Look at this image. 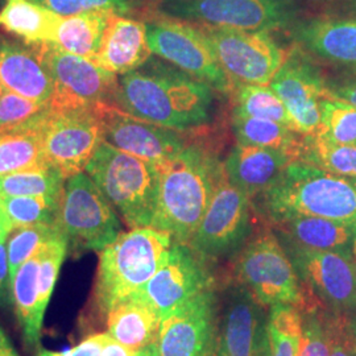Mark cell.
Listing matches in <instances>:
<instances>
[{
    "label": "cell",
    "mask_w": 356,
    "mask_h": 356,
    "mask_svg": "<svg viewBox=\"0 0 356 356\" xmlns=\"http://www.w3.org/2000/svg\"><path fill=\"white\" fill-rule=\"evenodd\" d=\"M214 91L177 66L152 56L140 67L118 76L115 106L161 127L186 132L211 123Z\"/></svg>",
    "instance_id": "cell-1"
},
{
    "label": "cell",
    "mask_w": 356,
    "mask_h": 356,
    "mask_svg": "<svg viewBox=\"0 0 356 356\" xmlns=\"http://www.w3.org/2000/svg\"><path fill=\"white\" fill-rule=\"evenodd\" d=\"M160 168V186L153 229L175 242H191L216 191L223 163L202 144H188L176 159Z\"/></svg>",
    "instance_id": "cell-2"
},
{
    "label": "cell",
    "mask_w": 356,
    "mask_h": 356,
    "mask_svg": "<svg viewBox=\"0 0 356 356\" xmlns=\"http://www.w3.org/2000/svg\"><path fill=\"white\" fill-rule=\"evenodd\" d=\"M252 204L268 225L292 216L356 223V179L294 160Z\"/></svg>",
    "instance_id": "cell-3"
},
{
    "label": "cell",
    "mask_w": 356,
    "mask_h": 356,
    "mask_svg": "<svg viewBox=\"0 0 356 356\" xmlns=\"http://www.w3.org/2000/svg\"><path fill=\"white\" fill-rule=\"evenodd\" d=\"M175 239L153 227L131 229L99 252L94 304L106 317L119 301L138 292L165 263Z\"/></svg>",
    "instance_id": "cell-4"
},
{
    "label": "cell",
    "mask_w": 356,
    "mask_h": 356,
    "mask_svg": "<svg viewBox=\"0 0 356 356\" xmlns=\"http://www.w3.org/2000/svg\"><path fill=\"white\" fill-rule=\"evenodd\" d=\"M85 172L129 229L152 227L160 186L159 166L103 141Z\"/></svg>",
    "instance_id": "cell-5"
},
{
    "label": "cell",
    "mask_w": 356,
    "mask_h": 356,
    "mask_svg": "<svg viewBox=\"0 0 356 356\" xmlns=\"http://www.w3.org/2000/svg\"><path fill=\"white\" fill-rule=\"evenodd\" d=\"M235 282L261 305H291L298 310L321 305L306 291L291 257L270 226L252 232L235 256Z\"/></svg>",
    "instance_id": "cell-6"
},
{
    "label": "cell",
    "mask_w": 356,
    "mask_h": 356,
    "mask_svg": "<svg viewBox=\"0 0 356 356\" xmlns=\"http://www.w3.org/2000/svg\"><path fill=\"white\" fill-rule=\"evenodd\" d=\"M57 223L67 239V252H101L123 232L114 206L88 173L66 178Z\"/></svg>",
    "instance_id": "cell-7"
},
{
    "label": "cell",
    "mask_w": 356,
    "mask_h": 356,
    "mask_svg": "<svg viewBox=\"0 0 356 356\" xmlns=\"http://www.w3.org/2000/svg\"><path fill=\"white\" fill-rule=\"evenodd\" d=\"M161 16L197 26L270 32L297 23V0H159Z\"/></svg>",
    "instance_id": "cell-8"
},
{
    "label": "cell",
    "mask_w": 356,
    "mask_h": 356,
    "mask_svg": "<svg viewBox=\"0 0 356 356\" xmlns=\"http://www.w3.org/2000/svg\"><path fill=\"white\" fill-rule=\"evenodd\" d=\"M252 200L231 184L225 166L210 204L191 242L206 260L235 257L254 232Z\"/></svg>",
    "instance_id": "cell-9"
},
{
    "label": "cell",
    "mask_w": 356,
    "mask_h": 356,
    "mask_svg": "<svg viewBox=\"0 0 356 356\" xmlns=\"http://www.w3.org/2000/svg\"><path fill=\"white\" fill-rule=\"evenodd\" d=\"M99 106L51 107L41 128L45 165L60 170L66 178L86 169L91 157L104 141Z\"/></svg>",
    "instance_id": "cell-10"
},
{
    "label": "cell",
    "mask_w": 356,
    "mask_h": 356,
    "mask_svg": "<svg viewBox=\"0 0 356 356\" xmlns=\"http://www.w3.org/2000/svg\"><path fill=\"white\" fill-rule=\"evenodd\" d=\"M147 38L154 56L229 95L232 82L219 64L201 28L188 22L161 16L145 23Z\"/></svg>",
    "instance_id": "cell-11"
},
{
    "label": "cell",
    "mask_w": 356,
    "mask_h": 356,
    "mask_svg": "<svg viewBox=\"0 0 356 356\" xmlns=\"http://www.w3.org/2000/svg\"><path fill=\"white\" fill-rule=\"evenodd\" d=\"M198 26L232 85H269L288 56L270 32Z\"/></svg>",
    "instance_id": "cell-12"
},
{
    "label": "cell",
    "mask_w": 356,
    "mask_h": 356,
    "mask_svg": "<svg viewBox=\"0 0 356 356\" xmlns=\"http://www.w3.org/2000/svg\"><path fill=\"white\" fill-rule=\"evenodd\" d=\"M306 291L331 312L356 313V260L353 252L313 251L280 239Z\"/></svg>",
    "instance_id": "cell-13"
},
{
    "label": "cell",
    "mask_w": 356,
    "mask_h": 356,
    "mask_svg": "<svg viewBox=\"0 0 356 356\" xmlns=\"http://www.w3.org/2000/svg\"><path fill=\"white\" fill-rule=\"evenodd\" d=\"M38 49L53 81L51 108L115 104L118 76L94 60L67 53L53 44H41Z\"/></svg>",
    "instance_id": "cell-14"
},
{
    "label": "cell",
    "mask_w": 356,
    "mask_h": 356,
    "mask_svg": "<svg viewBox=\"0 0 356 356\" xmlns=\"http://www.w3.org/2000/svg\"><path fill=\"white\" fill-rule=\"evenodd\" d=\"M214 285V276L204 256L186 243L175 242L165 263L151 280L131 296L151 306L163 321L198 294L213 289Z\"/></svg>",
    "instance_id": "cell-15"
},
{
    "label": "cell",
    "mask_w": 356,
    "mask_h": 356,
    "mask_svg": "<svg viewBox=\"0 0 356 356\" xmlns=\"http://www.w3.org/2000/svg\"><path fill=\"white\" fill-rule=\"evenodd\" d=\"M219 301L216 289L198 294L161 321L160 356H216Z\"/></svg>",
    "instance_id": "cell-16"
},
{
    "label": "cell",
    "mask_w": 356,
    "mask_h": 356,
    "mask_svg": "<svg viewBox=\"0 0 356 356\" xmlns=\"http://www.w3.org/2000/svg\"><path fill=\"white\" fill-rule=\"evenodd\" d=\"M280 97L297 131L317 135L321 128V103L329 95L326 79L300 47L288 51L284 64L269 83Z\"/></svg>",
    "instance_id": "cell-17"
},
{
    "label": "cell",
    "mask_w": 356,
    "mask_h": 356,
    "mask_svg": "<svg viewBox=\"0 0 356 356\" xmlns=\"http://www.w3.org/2000/svg\"><path fill=\"white\" fill-rule=\"evenodd\" d=\"M99 113L106 143L157 166L176 159L188 145L181 132L132 116L115 104H101Z\"/></svg>",
    "instance_id": "cell-18"
},
{
    "label": "cell",
    "mask_w": 356,
    "mask_h": 356,
    "mask_svg": "<svg viewBox=\"0 0 356 356\" xmlns=\"http://www.w3.org/2000/svg\"><path fill=\"white\" fill-rule=\"evenodd\" d=\"M222 304L216 356H256L267 332L264 306L238 282L226 291Z\"/></svg>",
    "instance_id": "cell-19"
},
{
    "label": "cell",
    "mask_w": 356,
    "mask_h": 356,
    "mask_svg": "<svg viewBox=\"0 0 356 356\" xmlns=\"http://www.w3.org/2000/svg\"><path fill=\"white\" fill-rule=\"evenodd\" d=\"M0 82L4 90L38 103H51L53 81L38 45L0 40Z\"/></svg>",
    "instance_id": "cell-20"
},
{
    "label": "cell",
    "mask_w": 356,
    "mask_h": 356,
    "mask_svg": "<svg viewBox=\"0 0 356 356\" xmlns=\"http://www.w3.org/2000/svg\"><path fill=\"white\" fill-rule=\"evenodd\" d=\"M294 160L289 153L236 143L223 166L231 184L254 200L272 188Z\"/></svg>",
    "instance_id": "cell-21"
},
{
    "label": "cell",
    "mask_w": 356,
    "mask_h": 356,
    "mask_svg": "<svg viewBox=\"0 0 356 356\" xmlns=\"http://www.w3.org/2000/svg\"><path fill=\"white\" fill-rule=\"evenodd\" d=\"M152 56L145 23L113 13L94 61L115 76H123L140 67Z\"/></svg>",
    "instance_id": "cell-22"
},
{
    "label": "cell",
    "mask_w": 356,
    "mask_h": 356,
    "mask_svg": "<svg viewBox=\"0 0 356 356\" xmlns=\"http://www.w3.org/2000/svg\"><path fill=\"white\" fill-rule=\"evenodd\" d=\"M292 38L314 57L356 67V17L301 20L292 26Z\"/></svg>",
    "instance_id": "cell-23"
},
{
    "label": "cell",
    "mask_w": 356,
    "mask_h": 356,
    "mask_svg": "<svg viewBox=\"0 0 356 356\" xmlns=\"http://www.w3.org/2000/svg\"><path fill=\"white\" fill-rule=\"evenodd\" d=\"M268 226L277 238L313 251L353 252L356 241V223L319 216H286Z\"/></svg>",
    "instance_id": "cell-24"
},
{
    "label": "cell",
    "mask_w": 356,
    "mask_h": 356,
    "mask_svg": "<svg viewBox=\"0 0 356 356\" xmlns=\"http://www.w3.org/2000/svg\"><path fill=\"white\" fill-rule=\"evenodd\" d=\"M107 334L134 351L157 342L161 319L151 306L129 296L106 314Z\"/></svg>",
    "instance_id": "cell-25"
},
{
    "label": "cell",
    "mask_w": 356,
    "mask_h": 356,
    "mask_svg": "<svg viewBox=\"0 0 356 356\" xmlns=\"http://www.w3.org/2000/svg\"><path fill=\"white\" fill-rule=\"evenodd\" d=\"M40 252L26 260L13 276V304L28 348H38L48 306L41 297L38 281Z\"/></svg>",
    "instance_id": "cell-26"
},
{
    "label": "cell",
    "mask_w": 356,
    "mask_h": 356,
    "mask_svg": "<svg viewBox=\"0 0 356 356\" xmlns=\"http://www.w3.org/2000/svg\"><path fill=\"white\" fill-rule=\"evenodd\" d=\"M61 17L33 0H6L0 10V28L29 45L51 44Z\"/></svg>",
    "instance_id": "cell-27"
},
{
    "label": "cell",
    "mask_w": 356,
    "mask_h": 356,
    "mask_svg": "<svg viewBox=\"0 0 356 356\" xmlns=\"http://www.w3.org/2000/svg\"><path fill=\"white\" fill-rule=\"evenodd\" d=\"M111 15L101 11L63 16L51 44L67 53L95 60Z\"/></svg>",
    "instance_id": "cell-28"
},
{
    "label": "cell",
    "mask_w": 356,
    "mask_h": 356,
    "mask_svg": "<svg viewBox=\"0 0 356 356\" xmlns=\"http://www.w3.org/2000/svg\"><path fill=\"white\" fill-rule=\"evenodd\" d=\"M232 131L238 143L289 153L297 160L302 136L279 122L232 115Z\"/></svg>",
    "instance_id": "cell-29"
},
{
    "label": "cell",
    "mask_w": 356,
    "mask_h": 356,
    "mask_svg": "<svg viewBox=\"0 0 356 356\" xmlns=\"http://www.w3.org/2000/svg\"><path fill=\"white\" fill-rule=\"evenodd\" d=\"M232 92V115L268 119L279 122L281 124L297 131L292 116L288 113L285 104L269 85L234 83Z\"/></svg>",
    "instance_id": "cell-30"
},
{
    "label": "cell",
    "mask_w": 356,
    "mask_h": 356,
    "mask_svg": "<svg viewBox=\"0 0 356 356\" xmlns=\"http://www.w3.org/2000/svg\"><path fill=\"white\" fill-rule=\"evenodd\" d=\"M297 160L356 179V145L337 144L318 135H304Z\"/></svg>",
    "instance_id": "cell-31"
},
{
    "label": "cell",
    "mask_w": 356,
    "mask_h": 356,
    "mask_svg": "<svg viewBox=\"0 0 356 356\" xmlns=\"http://www.w3.org/2000/svg\"><path fill=\"white\" fill-rule=\"evenodd\" d=\"M66 177L42 165L0 177V197H51L60 198Z\"/></svg>",
    "instance_id": "cell-32"
},
{
    "label": "cell",
    "mask_w": 356,
    "mask_h": 356,
    "mask_svg": "<svg viewBox=\"0 0 356 356\" xmlns=\"http://www.w3.org/2000/svg\"><path fill=\"white\" fill-rule=\"evenodd\" d=\"M42 165L41 131L0 135V177Z\"/></svg>",
    "instance_id": "cell-33"
},
{
    "label": "cell",
    "mask_w": 356,
    "mask_h": 356,
    "mask_svg": "<svg viewBox=\"0 0 356 356\" xmlns=\"http://www.w3.org/2000/svg\"><path fill=\"white\" fill-rule=\"evenodd\" d=\"M51 103H38L4 90L0 97V135L41 131Z\"/></svg>",
    "instance_id": "cell-34"
},
{
    "label": "cell",
    "mask_w": 356,
    "mask_h": 356,
    "mask_svg": "<svg viewBox=\"0 0 356 356\" xmlns=\"http://www.w3.org/2000/svg\"><path fill=\"white\" fill-rule=\"evenodd\" d=\"M267 331L272 356H298L301 310L291 305L270 306Z\"/></svg>",
    "instance_id": "cell-35"
},
{
    "label": "cell",
    "mask_w": 356,
    "mask_h": 356,
    "mask_svg": "<svg viewBox=\"0 0 356 356\" xmlns=\"http://www.w3.org/2000/svg\"><path fill=\"white\" fill-rule=\"evenodd\" d=\"M0 204L13 229L57 223L60 198L51 197H0Z\"/></svg>",
    "instance_id": "cell-36"
},
{
    "label": "cell",
    "mask_w": 356,
    "mask_h": 356,
    "mask_svg": "<svg viewBox=\"0 0 356 356\" xmlns=\"http://www.w3.org/2000/svg\"><path fill=\"white\" fill-rule=\"evenodd\" d=\"M317 135L337 144L356 145V107L329 94L321 103Z\"/></svg>",
    "instance_id": "cell-37"
},
{
    "label": "cell",
    "mask_w": 356,
    "mask_h": 356,
    "mask_svg": "<svg viewBox=\"0 0 356 356\" xmlns=\"http://www.w3.org/2000/svg\"><path fill=\"white\" fill-rule=\"evenodd\" d=\"M63 234L58 223L54 225H35L19 227L11 231V236L7 244V254L11 276L22 267L26 260L41 251L53 238Z\"/></svg>",
    "instance_id": "cell-38"
},
{
    "label": "cell",
    "mask_w": 356,
    "mask_h": 356,
    "mask_svg": "<svg viewBox=\"0 0 356 356\" xmlns=\"http://www.w3.org/2000/svg\"><path fill=\"white\" fill-rule=\"evenodd\" d=\"M61 16L86 13L126 15L139 8L145 0H33Z\"/></svg>",
    "instance_id": "cell-39"
},
{
    "label": "cell",
    "mask_w": 356,
    "mask_h": 356,
    "mask_svg": "<svg viewBox=\"0 0 356 356\" xmlns=\"http://www.w3.org/2000/svg\"><path fill=\"white\" fill-rule=\"evenodd\" d=\"M323 306L301 310V342L298 356H329V342L322 316Z\"/></svg>",
    "instance_id": "cell-40"
},
{
    "label": "cell",
    "mask_w": 356,
    "mask_h": 356,
    "mask_svg": "<svg viewBox=\"0 0 356 356\" xmlns=\"http://www.w3.org/2000/svg\"><path fill=\"white\" fill-rule=\"evenodd\" d=\"M329 342V356H356V338L350 314L322 310Z\"/></svg>",
    "instance_id": "cell-41"
},
{
    "label": "cell",
    "mask_w": 356,
    "mask_h": 356,
    "mask_svg": "<svg viewBox=\"0 0 356 356\" xmlns=\"http://www.w3.org/2000/svg\"><path fill=\"white\" fill-rule=\"evenodd\" d=\"M106 335L107 332L90 335L85 341L76 344V347L66 351H49L38 347L36 356H101Z\"/></svg>",
    "instance_id": "cell-42"
},
{
    "label": "cell",
    "mask_w": 356,
    "mask_h": 356,
    "mask_svg": "<svg viewBox=\"0 0 356 356\" xmlns=\"http://www.w3.org/2000/svg\"><path fill=\"white\" fill-rule=\"evenodd\" d=\"M329 94L356 107V73L326 81Z\"/></svg>",
    "instance_id": "cell-43"
},
{
    "label": "cell",
    "mask_w": 356,
    "mask_h": 356,
    "mask_svg": "<svg viewBox=\"0 0 356 356\" xmlns=\"http://www.w3.org/2000/svg\"><path fill=\"white\" fill-rule=\"evenodd\" d=\"M13 304V276L10 270L7 245L0 243V305Z\"/></svg>",
    "instance_id": "cell-44"
},
{
    "label": "cell",
    "mask_w": 356,
    "mask_h": 356,
    "mask_svg": "<svg viewBox=\"0 0 356 356\" xmlns=\"http://www.w3.org/2000/svg\"><path fill=\"white\" fill-rule=\"evenodd\" d=\"M135 351L128 348L126 346L119 343L111 338L108 334L106 335V339L103 342L102 355L101 356H134Z\"/></svg>",
    "instance_id": "cell-45"
},
{
    "label": "cell",
    "mask_w": 356,
    "mask_h": 356,
    "mask_svg": "<svg viewBox=\"0 0 356 356\" xmlns=\"http://www.w3.org/2000/svg\"><path fill=\"white\" fill-rule=\"evenodd\" d=\"M13 229V225L0 204V243L6 242V239L8 238Z\"/></svg>",
    "instance_id": "cell-46"
},
{
    "label": "cell",
    "mask_w": 356,
    "mask_h": 356,
    "mask_svg": "<svg viewBox=\"0 0 356 356\" xmlns=\"http://www.w3.org/2000/svg\"><path fill=\"white\" fill-rule=\"evenodd\" d=\"M0 356H19L11 341L7 338L6 332L0 326Z\"/></svg>",
    "instance_id": "cell-47"
},
{
    "label": "cell",
    "mask_w": 356,
    "mask_h": 356,
    "mask_svg": "<svg viewBox=\"0 0 356 356\" xmlns=\"http://www.w3.org/2000/svg\"><path fill=\"white\" fill-rule=\"evenodd\" d=\"M256 356H272L270 351V343H269V338H268V331L266 335L261 339V343L259 346V350L256 353Z\"/></svg>",
    "instance_id": "cell-48"
},
{
    "label": "cell",
    "mask_w": 356,
    "mask_h": 356,
    "mask_svg": "<svg viewBox=\"0 0 356 356\" xmlns=\"http://www.w3.org/2000/svg\"><path fill=\"white\" fill-rule=\"evenodd\" d=\"M134 356H160L159 354V347H157V342L151 343L144 348H141L139 351H135Z\"/></svg>",
    "instance_id": "cell-49"
},
{
    "label": "cell",
    "mask_w": 356,
    "mask_h": 356,
    "mask_svg": "<svg viewBox=\"0 0 356 356\" xmlns=\"http://www.w3.org/2000/svg\"><path fill=\"white\" fill-rule=\"evenodd\" d=\"M347 7H348V10H350L351 13H356V0H348Z\"/></svg>",
    "instance_id": "cell-50"
},
{
    "label": "cell",
    "mask_w": 356,
    "mask_h": 356,
    "mask_svg": "<svg viewBox=\"0 0 356 356\" xmlns=\"http://www.w3.org/2000/svg\"><path fill=\"white\" fill-rule=\"evenodd\" d=\"M350 318H351V326H353V330H354V334H355L356 338V313H354V314H350Z\"/></svg>",
    "instance_id": "cell-51"
},
{
    "label": "cell",
    "mask_w": 356,
    "mask_h": 356,
    "mask_svg": "<svg viewBox=\"0 0 356 356\" xmlns=\"http://www.w3.org/2000/svg\"><path fill=\"white\" fill-rule=\"evenodd\" d=\"M353 254H354V257H355L356 260V241L355 243H354V247H353Z\"/></svg>",
    "instance_id": "cell-52"
},
{
    "label": "cell",
    "mask_w": 356,
    "mask_h": 356,
    "mask_svg": "<svg viewBox=\"0 0 356 356\" xmlns=\"http://www.w3.org/2000/svg\"><path fill=\"white\" fill-rule=\"evenodd\" d=\"M3 91H4V88H3V85H1V82H0V97H1Z\"/></svg>",
    "instance_id": "cell-53"
}]
</instances>
